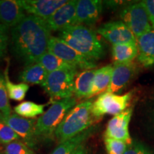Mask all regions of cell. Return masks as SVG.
<instances>
[{
	"label": "cell",
	"instance_id": "cell-1",
	"mask_svg": "<svg viewBox=\"0 0 154 154\" xmlns=\"http://www.w3.org/2000/svg\"><path fill=\"white\" fill-rule=\"evenodd\" d=\"M51 32L45 21L27 15L11 29V46L15 57L25 66L33 64L48 51Z\"/></svg>",
	"mask_w": 154,
	"mask_h": 154
},
{
	"label": "cell",
	"instance_id": "cell-2",
	"mask_svg": "<svg viewBox=\"0 0 154 154\" xmlns=\"http://www.w3.org/2000/svg\"><path fill=\"white\" fill-rule=\"evenodd\" d=\"M59 38L89 61L95 62L105 55V49L93 30L84 25H75L60 31Z\"/></svg>",
	"mask_w": 154,
	"mask_h": 154
},
{
	"label": "cell",
	"instance_id": "cell-3",
	"mask_svg": "<svg viewBox=\"0 0 154 154\" xmlns=\"http://www.w3.org/2000/svg\"><path fill=\"white\" fill-rule=\"evenodd\" d=\"M93 103L92 100L81 102L67 113L55 131V138L59 143L91 128L95 120L91 111Z\"/></svg>",
	"mask_w": 154,
	"mask_h": 154
},
{
	"label": "cell",
	"instance_id": "cell-4",
	"mask_svg": "<svg viewBox=\"0 0 154 154\" xmlns=\"http://www.w3.org/2000/svg\"><path fill=\"white\" fill-rule=\"evenodd\" d=\"M74 97L54 102L47 111L38 119L35 126V135L38 143L55 138V131L69 111L77 104Z\"/></svg>",
	"mask_w": 154,
	"mask_h": 154
},
{
	"label": "cell",
	"instance_id": "cell-5",
	"mask_svg": "<svg viewBox=\"0 0 154 154\" xmlns=\"http://www.w3.org/2000/svg\"><path fill=\"white\" fill-rule=\"evenodd\" d=\"M78 70H59L49 73L42 84L51 101L74 97V81Z\"/></svg>",
	"mask_w": 154,
	"mask_h": 154
},
{
	"label": "cell",
	"instance_id": "cell-6",
	"mask_svg": "<svg viewBox=\"0 0 154 154\" xmlns=\"http://www.w3.org/2000/svg\"><path fill=\"white\" fill-rule=\"evenodd\" d=\"M132 97L130 91L124 95H119L105 91L100 94L92 106V114L94 119L101 118L106 114L117 115L126 110Z\"/></svg>",
	"mask_w": 154,
	"mask_h": 154
},
{
	"label": "cell",
	"instance_id": "cell-7",
	"mask_svg": "<svg viewBox=\"0 0 154 154\" xmlns=\"http://www.w3.org/2000/svg\"><path fill=\"white\" fill-rule=\"evenodd\" d=\"M121 21L130 29L136 39L152 29L143 2L131 4L121 11Z\"/></svg>",
	"mask_w": 154,
	"mask_h": 154
},
{
	"label": "cell",
	"instance_id": "cell-8",
	"mask_svg": "<svg viewBox=\"0 0 154 154\" xmlns=\"http://www.w3.org/2000/svg\"><path fill=\"white\" fill-rule=\"evenodd\" d=\"M48 51L78 69H82V71L95 69L96 67L95 62L88 60L59 37L51 36Z\"/></svg>",
	"mask_w": 154,
	"mask_h": 154
},
{
	"label": "cell",
	"instance_id": "cell-9",
	"mask_svg": "<svg viewBox=\"0 0 154 154\" xmlns=\"http://www.w3.org/2000/svg\"><path fill=\"white\" fill-rule=\"evenodd\" d=\"M4 121L18 135L20 140L32 149L37 148L38 141L35 135L36 119H26L14 113Z\"/></svg>",
	"mask_w": 154,
	"mask_h": 154
},
{
	"label": "cell",
	"instance_id": "cell-10",
	"mask_svg": "<svg viewBox=\"0 0 154 154\" xmlns=\"http://www.w3.org/2000/svg\"><path fill=\"white\" fill-rule=\"evenodd\" d=\"M97 32L113 45L136 43V36L122 21H114L102 24Z\"/></svg>",
	"mask_w": 154,
	"mask_h": 154
},
{
	"label": "cell",
	"instance_id": "cell-11",
	"mask_svg": "<svg viewBox=\"0 0 154 154\" xmlns=\"http://www.w3.org/2000/svg\"><path fill=\"white\" fill-rule=\"evenodd\" d=\"M76 0H70L45 20L50 32H60L76 25Z\"/></svg>",
	"mask_w": 154,
	"mask_h": 154
},
{
	"label": "cell",
	"instance_id": "cell-12",
	"mask_svg": "<svg viewBox=\"0 0 154 154\" xmlns=\"http://www.w3.org/2000/svg\"><path fill=\"white\" fill-rule=\"evenodd\" d=\"M132 113V109L129 108L110 119L105 131L104 137L123 140L130 145L132 143V140L128 131V125Z\"/></svg>",
	"mask_w": 154,
	"mask_h": 154
},
{
	"label": "cell",
	"instance_id": "cell-13",
	"mask_svg": "<svg viewBox=\"0 0 154 154\" xmlns=\"http://www.w3.org/2000/svg\"><path fill=\"white\" fill-rule=\"evenodd\" d=\"M23 9L29 15L47 20L67 3V0H19Z\"/></svg>",
	"mask_w": 154,
	"mask_h": 154
},
{
	"label": "cell",
	"instance_id": "cell-14",
	"mask_svg": "<svg viewBox=\"0 0 154 154\" xmlns=\"http://www.w3.org/2000/svg\"><path fill=\"white\" fill-rule=\"evenodd\" d=\"M101 12V1L79 0L76 2V25H94L99 21Z\"/></svg>",
	"mask_w": 154,
	"mask_h": 154
},
{
	"label": "cell",
	"instance_id": "cell-15",
	"mask_svg": "<svg viewBox=\"0 0 154 154\" xmlns=\"http://www.w3.org/2000/svg\"><path fill=\"white\" fill-rule=\"evenodd\" d=\"M26 16L19 0H0V24L12 29Z\"/></svg>",
	"mask_w": 154,
	"mask_h": 154
},
{
	"label": "cell",
	"instance_id": "cell-16",
	"mask_svg": "<svg viewBox=\"0 0 154 154\" xmlns=\"http://www.w3.org/2000/svg\"><path fill=\"white\" fill-rule=\"evenodd\" d=\"M135 72V65L133 62L114 63L110 85L106 91L119 93L129 83Z\"/></svg>",
	"mask_w": 154,
	"mask_h": 154
},
{
	"label": "cell",
	"instance_id": "cell-17",
	"mask_svg": "<svg viewBox=\"0 0 154 154\" xmlns=\"http://www.w3.org/2000/svg\"><path fill=\"white\" fill-rule=\"evenodd\" d=\"M138 60L145 67L154 65V29L137 38Z\"/></svg>",
	"mask_w": 154,
	"mask_h": 154
},
{
	"label": "cell",
	"instance_id": "cell-18",
	"mask_svg": "<svg viewBox=\"0 0 154 154\" xmlns=\"http://www.w3.org/2000/svg\"><path fill=\"white\" fill-rule=\"evenodd\" d=\"M96 70H83L77 74L74 81V97L75 99L77 100L87 99L91 91Z\"/></svg>",
	"mask_w": 154,
	"mask_h": 154
},
{
	"label": "cell",
	"instance_id": "cell-19",
	"mask_svg": "<svg viewBox=\"0 0 154 154\" xmlns=\"http://www.w3.org/2000/svg\"><path fill=\"white\" fill-rule=\"evenodd\" d=\"M113 69V66L112 65H107L99 69H96L91 91L87 98L88 99L98 94L103 93L106 90L108 89L110 85Z\"/></svg>",
	"mask_w": 154,
	"mask_h": 154
},
{
	"label": "cell",
	"instance_id": "cell-20",
	"mask_svg": "<svg viewBox=\"0 0 154 154\" xmlns=\"http://www.w3.org/2000/svg\"><path fill=\"white\" fill-rule=\"evenodd\" d=\"M48 74L49 73L41 64L34 63L24 67L19 74V80L25 84L42 86L47 79Z\"/></svg>",
	"mask_w": 154,
	"mask_h": 154
},
{
	"label": "cell",
	"instance_id": "cell-21",
	"mask_svg": "<svg viewBox=\"0 0 154 154\" xmlns=\"http://www.w3.org/2000/svg\"><path fill=\"white\" fill-rule=\"evenodd\" d=\"M137 43L115 44L112 46V57L114 63L133 62L138 57Z\"/></svg>",
	"mask_w": 154,
	"mask_h": 154
},
{
	"label": "cell",
	"instance_id": "cell-22",
	"mask_svg": "<svg viewBox=\"0 0 154 154\" xmlns=\"http://www.w3.org/2000/svg\"><path fill=\"white\" fill-rule=\"evenodd\" d=\"M94 131V127L91 126L75 137L61 142L50 154H72L79 146L84 143V142L93 134Z\"/></svg>",
	"mask_w": 154,
	"mask_h": 154
},
{
	"label": "cell",
	"instance_id": "cell-23",
	"mask_svg": "<svg viewBox=\"0 0 154 154\" xmlns=\"http://www.w3.org/2000/svg\"><path fill=\"white\" fill-rule=\"evenodd\" d=\"M36 63L41 64L48 73L59 70H79L76 67L63 61L49 51L44 53L36 60Z\"/></svg>",
	"mask_w": 154,
	"mask_h": 154
},
{
	"label": "cell",
	"instance_id": "cell-24",
	"mask_svg": "<svg viewBox=\"0 0 154 154\" xmlns=\"http://www.w3.org/2000/svg\"><path fill=\"white\" fill-rule=\"evenodd\" d=\"M5 79L9 98L15 101H22L24 99L26 94L29 91V86L25 83L14 84L10 80L8 74V65L5 70Z\"/></svg>",
	"mask_w": 154,
	"mask_h": 154
},
{
	"label": "cell",
	"instance_id": "cell-25",
	"mask_svg": "<svg viewBox=\"0 0 154 154\" xmlns=\"http://www.w3.org/2000/svg\"><path fill=\"white\" fill-rule=\"evenodd\" d=\"M47 104H38L34 102L26 101L21 102L14 108L16 114L26 119H35L36 116L44 113V108Z\"/></svg>",
	"mask_w": 154,
	"mask_h": 154
},
{
	"label": "cell",
	"instance_id": "cell-26",
	"mask_svg": "<svg viewBox=\"0 0 154 154\" xmlns=\"http://www.w3.org/2000/svg\"><path fill=\"white\" fill-rule=\"evenodd\" d=\"M9 99L5 76L2 73L0 72V112L5 119L9 117L11 114V109Z\"/></svg>",
	"mask_w": 154,
	"mask_h": 154
},
{
	"label": "cell",
	"instance_id": "cell-27",
	"mask_svg": "<svg viewBox=\"0 0 154 154\" xmlns=\"http://www.w3.org/2000/svg\"><path fill=\"white\" fill-rule=\"evenodd\" d=\"M20 140V138L10 126H8L4 121H0V144H7Z\"/></svg>",
	"mask_w": 154,
	"mask_h": 154
},
{
	"label": "cell",
	"instance_id": "cell-28",
	"mask_svg": "<svg viewBox=\"0 0 154 154\" xmlns=\"http://www.w3.org/2000/svg\"><path fill=\"white\" fill-rule=\"evenodd\" d=\"M5 154H36L31 148L21 140H14L5 146Z\"/></svg>",
	"mask_w": 154,
	"mask_h": 154
},
{
	"label": "cell",
	"instance_id": "cell-29",
	"mask_svg": "<svg viewBox=\"0 0 154 154\" xmlns=\"http://www.w3.org/2000/svg\"><path fill=\"white\" fill-rule=\"evenodd\" d=\"M104 143L107 154H124L128 144L123 140L104 137Z\"/></svg>",
	"mask_w": 154,
	"mask_h": 154
},
{
	"label": "cell",
	"instance_id": "cell-30",
	"mask_svg": "<svg viewBox=\"0 0 154 154\" xmlns=\"http://www.w3.org/2000/svg\"><path fill=\"white\" fill-rule=\"evenodd\" d=\"M9 28L2 24H0V63L7 55L9 45Z\"/></svg>",
	"mask_w": 154,
	"mask_h": 154
},
{
	"label": "cell",
	"instance_id": "cell-31",
	"mask_svg": "<svg viewBox=\"0 0 154 154\" xmlns=\"http://www.w3.org/2000/svg\"><path fill=\"white\" fill-rule=\"evenodd\" d=\"M124 154H152L150 150L143 144L138 142H132L128 146Z\"/></svg>",
	"mask_w": 154,
	"mask_h": 154
},
{
	"label": "cell",
	"instance_id": "cell-32",
	"mask_svg": "<svg viewBox=\"0 0 154 154\" xmlns=\"http://www.w3.org/2000/svg\"><path fill=\"white\" fill-rule=\"evenodd\" d=\"M143 2L149 14L152 28L154 29V0H146Z\"/></svg>",
	"mask_w": 154,
	"mask_h": 154
},
{
	"label": "cell",
	"instance_id": "cell-33",
	"mask_svg": "<svg viewBox=\"0 0 154 154\" xmlns=\"http://www.w3.org/2000/svg\"><path fill=\"white\" fill-rule=\"evenodd\" d=\"M72 154H88V151L85 144L83 143L79 146Z\"/></svg>",
	"mask_w": 154,
	"mask_h": 154
},
{
	"label": "cell",
	"instance_id": "cell-34",
	"mask_svg": "<svg viewBox=\"0 0 154 154\" xmlns=\"http://www.w3.org/2000/svg\"><path fill=\"white\" fill-rule=\"evenodd\" d=\"M4 116H2V114L1 112H0V121H4Z\"/></svg>",
	"mask_w": 154,
	"mask_h": 154
},
{
	"label": "cell",
	"instance_id": "cell-35",
	"mask_svg": "<svg viewBox=\"0 0 154 154\" xmlns=\"http://www.w3.org/2000/svg\"><path fill=\"white\" fill-rule=\"evenodd\" d=\"M0 154H5V153H0Z\"/></svg>",
	"mask_w": 154,
	"mask_h": 154
}]
</instances>
